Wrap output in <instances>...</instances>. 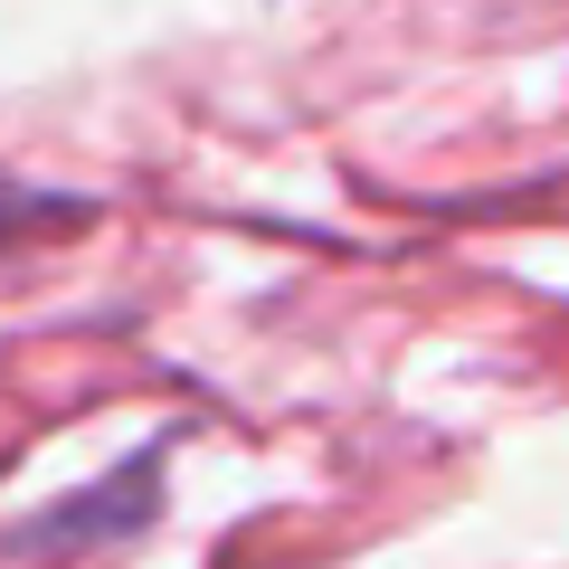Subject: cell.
Wrapping results in <instances>:
<instances>
[{
  "label": "cell",
  "mask_w": 569,
  "mask_h": 569,
  "mask_svg": "<svg viewBox=\"0 0 569 569\" xmlns=\"http://www.w3.org/2000/svg\"><path fill=\"white\" fill-rule=\"evenodd\" d=\"M29 219V190H10V181H0V228H20Z\"/></svg>",
  "instance_id": "cell-1"
}]
</instances>
